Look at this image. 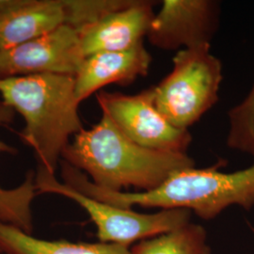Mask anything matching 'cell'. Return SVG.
Here are the masks:
<instances>
[{
	"label": "cell",
	"instance_id": "6da1fadb",
	"mask_svg": "<svg viewBox=\"0 0 254 254\" xmlns=\"http://www.w3.org/2000/svg\"><path fill=\"white\" fill-rule=\"evenodd\" d=\"M225 165L226 161H218L215 167L207 169H185L173 173L158 188L136 193L102 189L81 171L64 161L62 174L65 185L113 206L187 209L201 218L210 219L233 204L246 209L254 205V162L250 168L236 173L219 172L218 168Z\"/></svg>",
	"mask_w": 254,
	"mask_h": 254
},
{
	"label": "cell",
	"instance_id": "7a4b0ae2",
	"mask_svg": "<svg viewBox=\"0 0 254 254\" xmlns=\"http://www.w3.org/2000/svg\"><path fill=\"white\" fill-rule=\"evenodd\" d=\"M62 157L85 171L94 185L113 191L129 187L152 190L173 173L195 166L187 153L155 151L136 144L105 114L99 123L74 135Z\"/></svg>",
	"mask_w": 254,
	"mask_h": 254
},
{
	"label": "cell",
	"instance_id": "3957f363",
	"mask_svg": "<svg viewBox=\"0 0 254 254\" xmlns=\"http://www.w3.org/2000/svg\"><path fill=\"white\" fill-rule=\"evenodd\" d=\"M0 94L25 119L22 140L34 150L39 165L55 174L70 136L83 129L74 76L38 73L0 78Z\"/></svg>",
	"mask_w": 254,
	"mask_h": 254
},
{
	"label": "cell",
	"instance_id": "277c9868",
	"mask_svg": "<svg viewBox=\"0 0 254 254\" xmlns=\"http://www.w3.org/2000/svg\"><path fill=\"white\" fill-rule=\"evenodd\" d=\"M210 47L179 50L171 73L151 87L156 109L179 129L189 130L218 103L222 64Z\"/></svg>",
	"mask_w": 254,
	"mask_h": 254
},
{
	"label": "cell",
	"instance_id": "5b68a950",
	"mask_svg": "<svg viewBox=\"0 0 254 254\" xmlns=\"http://www.w3.org/2000/svg\"><path fill=\"white\" fill-rule=\"evenodd\" d=\"M35 187L38 193L60 194L77 202L95 223L97 236L103 243H115L128 248L137 240L161 236L190 223V211L187 209H162L154 214H140L94 200L57 181L54 174L40 165Z\"/></svg>",
	"mask_w": 254,
	"mask_h": 254
},
{
	"label": "cell",
	"instance_id": "8992f818",
	"mask_svg": "<svg viewBox=\"0 0 254 254\" xmlns=\"http://www.w3.org/2000/svg\"><path fill=\"white\" fill-rule=\"evenodd\" d=\"M96 98L102 114L136 144L155 151L187 153L192 140L190 131L174 127L158 111L151 88L134 95L101 91Z\"/></svg>",
	"mask_w": 254,
	"mask_h": 254
},
{
	"label": "cell",
	"instance_id": "52a82bcc",
	"mask_svg": "<svg viewBox=\"0 0 254 254\" xmlns=\"http://www.w3.org/2000/svg\"><path fill=\"white\" fill-rule=\"evenodd\" d=\"M85 58L79 29L64 25L43 36L0 51V78L38 73L74 76Z\"/></svg>",
	"mask_w": 254,
	"mask_h": 254
},
{
	"label": "cell",
	"instance_id": "ba28073f",
	"mask_svg": "<svg viewBox=\"0 0 254 254\" xmlns=\"http://www.w3.org/2000/svg\"><path fill=\"white\" fill-rule=\"evenodd\" d=\"M64 25H85L82 0H0V51Z\"/></svg>",
	"mask_w": 254,
	"mask_h": 254
},
{
	"label": "cell",
	"instance_id": "9c48e42d",
	"mask_svg": "<svg viewBox=\"0 0 254 254\" xmlns=\"http://www.w3.org/2000/svg\"><path fill=\"white\" fill-rule=\"evenodd\" d=\"M218 3L211 0H164L147 38L162 50L210 45L218 28Z\"/></svg>",
	"mask_w": 254,
	"mask_h": 254
},
{
	"label": "cell",
	"instance_id": "30bf717a",
	"mask_svg": "<svg viewBox=\"0 0 254 254\" xmlns=\"http://www.w3.org/2000/svg\"><path fill=\"white\" fill-rule=\"evenodd\" d=\"M154 2L131 0L96 22L79 29L85 57L98 52L125 51L142 44L154 18Z\"/></svg>",
	"mask_w": 254,
	"mask_h": 254
},
{
	"label": "cell",
	"instance_id": "8fae6325",
	"mask_svg": "<svg viewBox=\"0 0 254 254\" xmlns=\"http://www.w3.org/2000/svg\"><path fill=\"white\" fill-rule=\"evenodd\" d=\"M152 57L142 44L125 51L98 52L86 57L74 75L76 100L82 101L109 84L129 85L148 73Z\"/></svg>",
	"mask_w": 254,
	"mask_h": 254
},
{
	"label": "cell",
	"instance_id": "7c38bea8",
	"mask_svg": "<svg viewBox=\"0 0 254 254\" xmlns=\"http://www.w3.org/2000/svg\"><path fill=\"white\" fill-rule=\"evenodd\" d=\"M0 252L4 254H133L115 243H71L32 237L18 228L0 221Z\"/></svg>",
	"mask_w": 254,
	"mask_h": 254
},
{
	"label": "cell",
	"instance_id": "4fadbf2b",
	"mask_svg": "<svg viewBox=\"0 0 254 254\" xmlns=\"http://www.w3.org/2000/svg\"><path fill=\"white\" fill-rule=\"evenodd\" d=\"M14 116V110L4 102H0V126L9 124ZM15 153V149L0 140V153ZM37 190L33 173H29L26 181L14 190L0 188V221L18 228L30 235L32 231L31 202L36 196Z\"/></svg>",
	"mask_w": 254,
	"mask_h": 254
},
{
	"label": "cell",
	"instance_id": "5bb4252c",
	"mask_svg": "<svg viewBox=\"0 0 254 254\" xmlns=\"http://www.w3.org/2000/svg\"><path fill=\"white\" fill-rule=\"evenodd\" d=\"M131 252L133 254H211L204 229L191 223L142 240Z\"/></svg>",
	"mask_w": 254,
	"mask_h": 254
},
{
	"label": "cell",
	"instance_id": "9a60e30c",
	"mask_svg": "<svg viewBox=\"0 0 254 254\" xmlns=\"http://www.w3.org/2000/svg\"><path fill=\"white\" fill-rule=\"evenodd\" d=\"M228 116V146L254 157V84L245 99L230 109Z\"/></svg>",
	"mask_w": 254,
	"mask_h": 254
}]
</instances>
